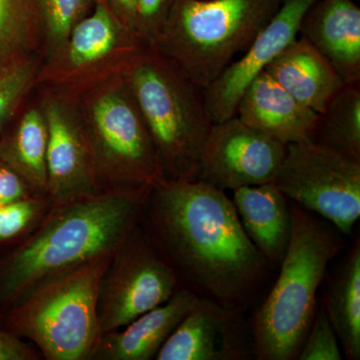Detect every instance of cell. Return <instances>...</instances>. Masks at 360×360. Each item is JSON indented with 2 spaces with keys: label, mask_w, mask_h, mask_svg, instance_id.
<instances>
[{
  "label": "cell",
  "mask_w": 360,
  "mask_h": 360,
  "mask_svg": "<svg viewBox=\"0 0 360 360\" xmlns=\"http://www.w3.org/2000/svg\"><path fill=\"white\" fill-rule=\"evenodd\" d=\"M139 225L179 290L243 314L257 302L270 269L225 191L198 179L160 180Z\"/></svg>",
  "instance_id": "obj_1"
},
{
  "label": "cell",
  "mask_w": 360,
  "mask_h": 360,
  "mask_svg": "<svg viewBox=\"0 0 360 360\" xmlns=\"http://www.w3.org/2000/svg\"><path fill=\"white\" fill-rule=\"evenodd\" d=\"M150 187L56 203L30 238L0 253V314L51 279L112 255L141 221Z\"/></svg>",
  "instance_id": "obj_2"
},
{
  "label": "cell",
  "mask_w": 360,
  "mask_h": 360,
  "mask_svg": "<svg viewBox=\"0 0 360 360\" xmlns=\"http://www.w3.org/2000/svg\"><path fill=\"white\" fill-rule=\"evenodd\" d=\"M291 236L269 295L251 319L258 360H295L316 314L317 292L329 264L345 248L330 224L290 203Z\"/></svg>",
  "instance_id": "obj_3"
},
{
  "label": "cell",
  "mask_w": 360,
  "mask_h": 360,
  "mask_svg": "<svg viewBox=\"0 0 360 360\" xmlns=\"http://www.w3.org/2000/svg\"><path fill=\"white\" fill-rule=\"evenodd\" d=\"M122 75L155 143L165 179H196L213 124L203 89L149 46Z\"/></svg>",
  "instance_id": "obj_4"
},
{
  "label": "cell",
  "mask_w": 360,
  "mask_h": 360,
  "mask_svg": "<svg viewBox=\"0 0 360 360\" xmlns=\"http://www.w3.org/2000/svg\"><path fill=\"white\" fill-rule=\"evenodd\" d=\"M281 0H179L150 45L205 89L245 51Z\"/></svg>",
  "instance_id": "obj_5"
},
{
  "label": "cell",
  "mask_w": 360,
  "mask_h": 360,
  "mask_svg": "<svg viewBox=\"0 0 360 360\" xmlns=\"http://www.w3.org/2000/svg\"><path fill=\"white\" fill-rule=\"evenodd\" d=\"M112 255L79 265L39 286L0 314V328L32 343L44 360H89L101 338L99 283Z\"/></svg>",
  "instance_id": "obj_6"
},
{
  "label": "cell",
  "mask_w": 360,
  "mask_h": 360,
  "mask_svg": "<svg viewBox=\"0 0 360 360\" xmlns=\"http://www.w3.org/2000/svg\"><path fill=\"white\" fill-rule=\"evenodd\" d=\"M99 191H137L165 179L155 143L122 73L77 105Z\"/></svg>",
  "instance_id": "obj_7"
},
{
  "label": "cell",
  "mask_w": 360,
  "mask_h": 360,
  "mask_svg": "<svg viewBox=\"0 0 360 360\" xmlns=\"http://www.w3.org/2000/svg\"><path fill=\"white\" fill-rule=\"evenodd\" d=\"M274 184L296 205L349 236L360 217V161L312 141L286 146Z\"/></svg>",
  "instance_id": "obj_8"
},
{
  "label": "cell",
  "mask_w": 360,
  "mask_h": 360,
  "mask_svg": "<svg viewBox=\"0 0 360 360\" xmlns=\"http://www.w3.org/2000/svg\"><path fill=\"white\" fill-rule=\"evenodd\" d=\"M177 290L174 272L137 224L113 253L99 283L96 312L101 335L124 328Z\"/></svg>",
  "instance_id": "obj_9"
},
{
  "label": "cell",
  "mask_w": 360,
  "mask_h": 360,
  "mask_svg": "<svg viewBox=\"0 0 360 360\" xmlns=\"http://www.w3.org/2000/svg\"><path fill=\"white\" fill-rule=\"evenodd\" d=\"M285 153V144L234 115L213 123L201 151L196 179L225 191L274 184Z\"/></svg>",
  "instance_id": "obj_10"
},
{
  "label": "cell",
  "mask_w": 360,
  "mask_h": 360,
  "mask_svg": "<svg viewBox=\"0 0 360 360\" xmlns=\"http://www.w3.org/2000/svg\"><path fill=\"white\" fill-rule=\"evenodd\" d=\"M144 46L103 1L96 0L58 53L47 61L44 77L52 84L75 85L112 68L122 72Z\"/></svg>",
  "instance_id": "obj_11"
},
{
  "label": "cell",
  "mask_w": 360,
  "mask_h": 360,
  "mask_svg": "<svg viewBox=\"0 0 360 360\" xmlns=\"http://www.w3.org/2000/svg\"><path fill=\"white\" fill-rule=\"evenodd\" d=\"M39 105L49 129L47 194L63 203L101 193L77 105L56 94H46Z\"/></svg>",
  "instance_id": "obj_12"
},
{
  "label": "cell",
  "mask_w": 360,
  "mask_h": 360,
  "mask_svg": "<svg viewBox=\"0 0 360 360\" xmlns=\"http://www.w3.org/2000/svg\"><path fill=\"white\" fill-rule=\"evenodd\" d=\"M316 0H281L269 22L258 33L245 56L225 68L203 89L206 110L212 123L236 115L240 97L248 84L300 34L305 14Z\"/></svg>",
  "instance_id": "obj_13"
},
{
  "label": "cell",
  "mask_w": 360,
  "mask_h": 360,
  "mask_svg": "<svg viewBox=\"0 0 360 360\" xmlns=\"http://www.w3.org/2000/svg\"><path fill=\"white\" fill-rule=\"evenodd\" d=\"M243 312L198 298L160 348L156 360H243L253 355ZM255 356V355H253Z\"/></svg>",
  "instance_id": "obj_14"
},
{
  "label": "cell",
  "mask_w": 360,
  "mask_h": 360,
  "mask_svg": "<svg viewBox=\"0 0 360 360\" xmlns=\"http://www.w3.org/2000/svg\"><path fill=\"white\" fill-rule=\"evenodd\" d=\"M236 115L285 146L311 141L319 120V113L300 103L265 71L246 87Z\"/></svg>",
  "instance_id": "obj_15"
},
{
  "label": "cell",
  "mask_w": 360,
  "mask_h": 360,
  "mask_svg": "<svg viewBox=\"0 0 360 360\" xmlns=\"http://www.w3.org/2000/svg\"><path fill=\"white\" fill-rule=\"evenodd\" d=\"M345 84L360 82V8L354 0H316L300 25Z\"/></svg>",
  "instance_id": "obj_16"
},
{
  "label": "cell",
  "mask_w": 360,
  "mask_h": 360,
  "mask_svg": "<svg viewBox=\"0 0 360 360\" xmlns=\"http://www.w3.org/2000/svg\"><path fill=\"white\" fill-rule=\"evenodd\" d=\"M198 298L191 291L177 290L167 302L136 317L124 328L101 335L89 360L155 359Z\"/></svg>",
  "instance_id": "obj_17"
},
{
  "label": "cell",
  "mask_w": 360,
  "mask_h": 360,
  "mask_svg": "<svg viewBox=\"0 0 360 360\" xmlns=\"http://www.w3.org/2000/svg\"><path fill=\"white\" fill-rule=\"evenodd\" d=\"M232 201L251 243L270 269L278 267L290 245V206L274 184L234 189Z\"/></svg>",
  "instance_id": "obj_18"
},
{
  "label": "cell",
  "mask_w": 360,
  "mask_h": 360,
  "mask_svg": "<svg viewBox=\"0 0 360 360\" xmlns=\"http://www.w3.org/2000/svg\"><path fill=\"white\" fill-rule=\"evenodd\" d=\"M264 71L319 115L345 84L328 59L302 37L286 47Z\"/></svg>",
  "instance_id": "obj_19"
},
{
  "label": "cell",
  "mask_w": 360,
  "mask_h": 360,
  "mask_svg": "<svg viewBox=\"0 0 360 360\" xmlns=\"http://www.w3.org/2000/svg\"><path fill=\"white\" fill-rule=\"evenodd\" d=\"M47 141L46 118L40 105L25 110L0 136V161L40 194H47Z\"/></svg>",
  "instance_id": "obj_20"
},
{
  "label": "cell",
  "mask_w": 360,
  "mask_h": 360,
  "mask_svg": "<svg viewBox=\"0 0 360 360\" xmlns=\"http://www.w3.org/2000/svg\"><path fill=\"white\" fill-rule=\"evenodd\" d=\"M341 349L349 360L360 359V241L350 248L322 295Z\"/></svg>",
  "instance_id": "obj_21"
},
{
  "label": "cell",
  "mask_w": 360,
  "mask_h": 360,
  "mask_svg": "<svg viewBox=\"0 0 360 360\" xmlns=\"http://www.w3.org/2000/svg\"><path fill=\"white\" fill-rule=\"evenodd\" d=\"M311 141L360 161V84L336 92L319 113Z\"/></svg>",
  "instance_id": "obj_22"
},
{
  "label": "cell",
  "mask_w": 360,
  "mask_h": 360,
  "mask_svg": "<svg viewBox=\"0 0 360 360\" xmlns=\"http://www.w3.org/2000/svg\"><path fill=\"white\" fill-rule=\"evenodd\" d=\"M39 37L33 0H0V65L32 56Z\"/></svg>",
  "instance_id": "obj_23"
},
{
  "label": "cell",
  "mask_w": 360,
  "mask_h": 360,
  "mask_svg": "<svg viewBox=\"0 0 360 360\" xmlns=\"http://www.w3.org/2000/svg\"><path fill=\"white\" fill-rule=\"evenodd\" d=\"M94 2L96 0H33L47 61L58 53L71 30L89 13Z\"/></svg>",
  "instance_id": "obj_24"
},
{
  "label": "cell",
  "mask_w": 360,
  "mask_h": 360,
  "mask_svg": "<svg viewBox=\"0 0 360 360\" xmlns=\"http://www.w3.org/2000/svg\"><path fill=\"white\" fill-rule=\"evenodd\" d=\"M56 202L49 194L30 196L0 207V253L30 238L51 213Z\"/></svg>",
  "instance_id": "obj_25"
},
{
  "label": "cell",
  "mask_w": 360,
  "mask_h": 360,
  "mask_svg": "<svg viewBox=\"0 0 360 360\" xmlns=\"http://www.w3.org/2000/svg\"><path fill=\"white\" fill-rule=\"evenodd\" d=\"M39 60L33 56L15 59L0 70V136L23 97L39 75Z\"/></svg>",
  "instance_id": "obj_26"
},
{
  "label": "cell",
  "mask_w": 360,
  "mask_h": 360,
  "mask_svg": "<svg viewBox=\"0 0 360 360\" xmlns=\"http://www.w3.org/2000/svg\"><path fill=\"white\" fill-rule=\"evenodd\" d=\"M296 359H342L340 341L321 303L317 307L309 333Z\"/></svg>",
  "instance_id": "obj_27"
},
{
  "label": "cell",
  "mask_w": 360,
  "mask_h": 360,
  "mask_svg": "<svg viewBox=\"0 0 360 360\" xmlns=\"http://www.w3.org/2000/svg\"><path fill=\"white\" fill-rule=\"evenodd\" d=\"M179 0H137L135 34L150 46L158 39L172 8Z\"/></svg>",
  "instance_id": "obj_28"
},
{
  "label": "cell",
  "mask_w": 360,
  "mask_h": 360,
  "mask_svg": "<svg viewBox=\"0 0 360 360\" xmlns=\"http://www.w3.org/2000/svg\"><path fill=\"white\" fill-rule=\"evenodd\" d=\"M34 195L41 194L33 189L20 175L7 167L6 163L0 161V207Z\"/></svg>",
  "instance_id": "obj_29"
},
{
  "label": "cell",
  "mask_w": 360,
  "mask_h": 360,
  "mask_svg": "<svg viewBox=\"0 0 360 360\" xmlns=\"http://www.w3.org/2000/svg\"><path fill=\"white\" fill-rule=\"evenodd\" d=\"M0 360H44L32 343L0 328Z\"/></svg>",
  "instance_id": "obj_30"
},
{
  "label": "cell",
  "mask_w": 360,
  "mask_h": 360,
  "mask_svg": "<svg viewBox=\"0 0 360 360\" xmlns=\"http://www.w3.org/2000/svg\"><path fill=\"white\" fill-rule=\"evenodd\" d=\"M125 27L135 34L137 0H101ZM136 35V34H135ZM139 39V37H137Z\"/></svg>",
  "instance_id": "obj_31"
},
{
  "label": "cell",
  "mask_w": 360,
  "mask_h": 360,
  "mask_svg": "<svg viewBox=\"0 0 360 360\" xmlns=\"http://www.w3.org/2000/svg\"><path fill=\"white\" fill-rule=\"evenodd\" d=\"M1 68H2V65H0V70H1Z\"/></svg>",
  "instance_id": "obj_32"
}]
</instances>
